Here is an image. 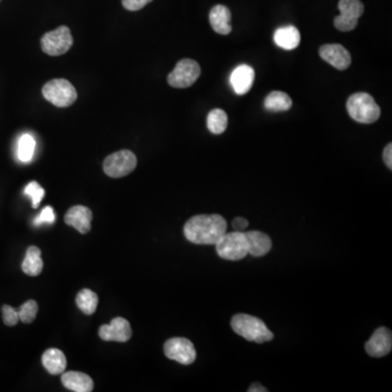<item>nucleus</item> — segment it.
Wrapping results in <instances>:
<instances>
[{
	"label": "nucleus",
	"mask_w": 392,
	"mask_h": 392,
	"mask_svg": "<svg viewBox=\"0 0 392 392\" xmlns=\"http://www.w3.org/2000/svg\"><path fill=\"white\" fill-rule=\"evenodd\" d=\"M217 254L227 261H240L249 254L245 233L240 231L225 233L216 243Z\"/></svg>",
	"instance_id": "5"
},
{
	"label": "nucleus",
	"mask_w": 392,
	"mask_h": 392,
	"mask_svg": "<svg viewBox=\"0 0 392 392\" xmlns=\"http://www.w3.org/2000/svg\"><path fill=\"white\" fill-rule=\"evenodd\" d=\"M35 140L31 134L26 133L19 139L18 143V157L22 162H30L35 152Z\"/></svg>",
	"instance_id": "25"
},
{
	"label": "nucleus",
	"mask_w": 392,
	"mask_h": 392,
	"mask_svg": "<svg viewBox=\"0 0 392 392\" xmlns=\"http://www.w3.org/2000/svg\"><path fill=\"white\" fill-rule=\"evenodd\" d=\"M201 67L192 59H184L177 64L168 75V83L176 89H186L194 84L200 78Z\"/></svg>",
	"instance_id": "8"
},
{
	"label": "nucleus",
	"mask_w": 392,
	"mask_h": 392,
	"mask_svg": "<svg viewBox=\"0 0 392 392\" xmlns=\"http://www.w3.org/2000/svg\"><path fill=\"white\" fill-rule=\"evenodd\" d=\"M152 1L153 0H123V5L129 11H138Z\"/></svg>",
	"instance_id": "31"
},
{
	"label": "nucleus",
	"mask_w": 392,
	"mask_h": 392,
	"mask_svg": "<svg viewBox=\"0 0 392 392\" xmlns=\"http://www.w3.org/2000/svg\"><path fill=\"white\" fill-rule=\"evenodd\" d=\"M42 253L38 247H30L26 250V257L22 263V270L26 275L35 276L40 275L43 270Z\"/></svg>",
	"instance_id": "20"
},
{
	"label": "nucleus",
	"mask_w": 392,
	"mask_h": 392,
	"mask_svg": "<svg viewBox=\"0 0 392 392\" xmlns=\"http://www.w3.org/2000/svg\"><path fill=\"white\" fill-rule=\"evenodd\" d=\"M56 219V215H55L54 209L50 206L45 207L40 213V216L34 220L35 225H40V223H54Z\"/></svg>",
	"instance_id": "30"
},
{
	"label": "nucleus",
	"mask_w": 392,
	"mask_h": 392,
	"mask_svg": "<svg viewBox=\"0 0 392 392\" xmlns=\"http://www.w3.org/2000/svg\"><path fill=\"white\" fill-rule=\"evenodd\" d=\"M42 92L46 101L60 108L71 106L78 97L74 86L65 79L50 81L44 85Z\"/></svg>",
	"instance_id": "4"
},
{
	"label": "nucleus",
	"mask_w": 392,
	"mask_h": 392,
	"mask_svg": "<svg viewBox=\"0 0 392 392\" xmlns=\"http://www.w3.org/2000/svg\"><path fill=\"white\" fill-rule=\"evenodd\" d=\"M42 362L45 369L52 375L64 373L67 367L66 357L62 351L58 350V349H48L47 351H45Z\"/></svg>",
	"instance_id": "19"
},
{
	"label": "nucleus",
	"mask_w": 392,
	"mask_h": 392,
	"mask_svg": "<svg viewBox=\"0 0 392 392\" xmlns=\"http://www.w3.org/2000/svg\"><path fill=\"white\" fill-rule=\"evenodd\" d=\"M99 337L105 341L127 342L132 336L131 325L123 318H116L109 325H103L99 329Z\"/></svg>",
	"instance_id": "11"
},
{
	"label": "nucleus",
	"mask_w": 392,
	"mask_h": 392,
	"mask_svg": "<svg viewBox=\"0 0 392 392\" xmlns=\"http://www.w3.org/2000/svg\"><path fill=\"white\" fill-rule=\"evenodd\" d=\"M391 349V331L386 327H379L365 345V350H366L367 354L373 357H386V355L389 354Z\"/></svg>",
	"instance_id": "12"
},
{
	"label": "nucleus",
	"mask_w": 392,
	"mask_h": 392,
	"mask_svg": "<svg viewBox=\"0 0 392 392\" xmlns=\"http://www.w3.org/2000/svg\"><path fill=\"white\" fill-rule=\"evenodd\" d=\"M247 239V252L255 257H262L271 250L273 243L271 240L265 233L261 231H245Z\"/></svg>",
	"instance_id": "15"
},
{
	"label": "nucleus",
	"mask_w": 392,
	"mask_h": 392,
	"mask_svg": "<svg viewBox=\"0 0 392 392\" xmlns=\"http://www.w3.org/2000/svg\"><path fill=\"white\" fill-rule=\"evenodd\" d=\"M233 227L235 231H240V233H245L249 227V221L242 217H237L233 221Z\"/></svg>",
	"instance_id": "32"
},
{
	"label": "nucleus",
	"mask_w": 392,
	"mask_h": 392,
	"mask_svg": "<svg viewBox=\"0 0 392 392\" xmlns=\"http://www.w3.org/2000/svg\"><path fill=\"white\" fill-rule=\"evenodd\" d=\"M228 127V116L223 109H213L207 116V128L213 134H223Z\"/></svg>",
	"instance_id": "22"
},
{
	"label": "nucleus",
	"mask_w": 392,
	"mask_h": 392,
	"mask_svg": "<svg viewBox=\"0 0 392 392\" xmlns=\"http://www.w3.org/2000/svg\"><path fill=\"white\" fill-rule=\"evenodd\" d=\"M292 99L289 95L280 91H274L269 93L264 101L265 108L273 113L289 111L292 107Z\"/></svg>",
	"instance_id": "21"
},
{
	"label": "nucleus",
	"mask_w": 392,
	"mask_h": 392,
	"mask_svg": "<svg viewBox=\"0 0 392 392\" xmlns=\"http://www.w3.org/2000/svg\"><path fill=\"white\" fill-rule=\"evenodd\" d=\"M137 156L131 150H119L105 159L103 172L111 178H121L131 174L137 167Z\"/></svg>",
	"instance_id": "6"
},
{
	"label": "nucleus",
	"mask_w": 392,
	"mask_h": 392,
	"mask_svg": "<svg viewBox=\"0 0 392 392\" xmlns=\"http://www.w3.org/2000/svg\"><path fill=\"white\" fill-rule=\"evenodd\" d=\"M347 111L357 123L371 125L381 117V107L367 93H355L347 101Z\"/></svg>",
	"instance_id": "3"
},
{
	"label": "nucleus",
	"mask_w": 392,
	"mask_h": 392,
	"mask_svg": "<svg viewBox=\"0 0 392 392\" xmlns=\"http://www.w3.org/2000/svg\"><path fill=\"white\" fill-rule=\"evenodd\" d=\"M1 310H3L4 323H5L7 326L12 327L18 324L20 318L17 310H14L13 308L9 306H4Z\"/></svg>",
	"instance_id": "29"
},
{
	"label": "nucleus",
	"mask_w": 392,
	"mask_h": 392,
	"mask_svg": "<svg viewBox=\"0 0 392 392\" xmlns=\"http://www.w3.org/2000/svg\"><path fill=\"white\" fill-rule=\"evenodd\" d=\"M24 192H26L28 196L32 198V207H33V208H38V207L40 206V202H42L43 198H44V189H43L38 182L33 181V182L26 186Z\"/></svg>",
	"instance_id": "27"
},
{
	"label": "nucleus",
	"mask_w": 392,
	"mask_h": 392,
	"mask_svg": "<svg viewBox=\"0 0 392 392\" xmlns=\"http://www.w3.org/2000/svg\"><path fill=\"white\" fill-rule=\"evenodd\" d=\"M227 228V221L220 215H198L186 221L184 235L195 245H216Z\"/></svg>",
	"instance_id": "1"
},
{
	"label": "nucleus",
	"mask_w": 392,
	"mask_h": 392,
	"mask_svg": "<svg viewBox=\"0 0 392 392\" xmlns=\"http://www.w3.org/2000/svg\"><path fill=\"white\" fill-rule=\"evenodd\" d=\"M255 72L249 65H240L230 75V84L235 94L245 95L253 86Z\"/></svg>",
	"instance_id": "13"
},
{
	"label": "nucleus",
	"mask_w": 392,
	"mask_h": 392,
	"mask_svg": "<svg viewBox=\"0 0 392 392\" xmlns=\"http://www.w3.org/2000/svg\"><path fill=\"white\" fill-rule=\"evenodd\" d=\"M231 12L223 5H217L209 12V22L213 30L220 35H228L233 31Z\"/></svg>",
	"instance_id": "16"
},
{
	"label": "nucleus",
	"mask_w": 392,
	"mask_h": 392,
	"mask_svg": "<svg viewBox=\"0 0 392 392\" xmlns=\"http://www.w3.org/2000/svg\"><path fill=\"white\" fill-rule=\"evenodd\" d=\"M320 56L327 64L341 71L347 70L352 62L350 52L340 44L323 45Z\"/></svg>",
	"instance_id": "10"
},
{
	"label": "nucleus",
	"mask_w": 392,
	"mask_h": 392,
	"mask_svg": "<svg viewBox=\"0 0 392 392\" xmlns=\"http://www.w3.org/2000/svg\"><path fill=\"white\" fill-rule=\"evenodd\" d=\"M62 383L67 389L74 392H91L94 388L93 379L81 371H67L62 377Z\"/></svg>",
	"instance_id": "17"
},
{
	"label": "nucleus",
	"mask_w": 392,
	"mask_h": 392,
	"mask_svg": "<svg viewBox=\"0 0 392 392\" xmlns=\"http://www.w3.org/2000/svg\"><path fill=\"white\" fill-rule=\"evenodd\" d=\"M338 8L340 16L355 21H359L362 14L364 13V5L359 0H340Z\"/></svg>",
	"instance_id": "24"
},
{
	"label": "nucleus",
	"mask_w": 392,
	"mask_h": 392,
	"mask_svg": "<svg viewBox=\"0 0 392 392\" xmlns=\"http://www.w3.org/2000/svg\"><path fill=\"white\" fill-rule=\"evenodd\" d=\"M250 392H267V389L259 383H254L249 388Z\"/></svg>",
	"instance_id": "34"
},
{
	"label": "nucleus",
	"mask_w": 392,
	"mask_h": 392,
	"mask_svg": "<svg viewBox=\"0 0 392 392\" xmlns=\"http://www.w3.org/2000/svg\"><path fill=\"white\" fill-rule=\"evenodd\" d=\"M43 52L50 56L66 54L73 45V38L68 26H59L54 31L45 34L40 40Z\"/></svg>",
	"instance_id": "7"
},
{
	"label": "nucleus",
	"mask_w": 392,
	"mask_h": 392,
	"mask_svg": "<svg viewBox=\"0 0 392 392\" xmlns=\"http://www.w3.org/2000/svg\"><path fill=\"white\" fill-rule=\"evenodd\" d=\"M383 162H385L386 166L392 169V144L389 143L385 147L383 150Z\"/></svg>",
	"instance_id": "33"
},
{
	"label": "nucleus",
	"mask_w": 392,
	"mask_h": 392,
	"mask_svg": "<svg viewBox=\"0 0 392 392\" xmlns=\"http://www.w3.org/2000/svg\"><path fill=\"white\" fill-rule=\"evenodd\" d=\"M231 327L239 336L252 342L264 343L271 341L274 335L265 323L251 315L237 314L231 320Z\"/></svg>",
	"instance_id": "2"
},
{
	"label": "nucleus",
	"mask_w": 392,
	"mask_h": 392,
	"mask_svg": "<svg viewBox=\"0 0 392 392\" xmlns=\"http://www.w3.org/2000/svg\"><path fill=\"white\" fill-rule=\"evenodd\" d=\"M357 22L355 20L347 19L339 14L338 17L335 18L334 24L337 30L341 32L353 31L357 28Z\"/></svg>",
	"instance_id": "28"
},
{
	"label": "nucleus",
	"mask_w": 392,
	"mask_h": 392,
	"mask_svg": "<svg viewBox=\"0 0 392 392\" xmlns=\"http://www.w3.org/2000/svg\"><path fill=\"white\" fill-rule=\"evenodd\" d=\"M274 40L278 47L286 50H293L300 45L301 34L296 26H282L274 34Z\"/></svg>",
	"instance_id": "18"
},
{
	"label": "nucleus",
	"mask_w": 392,
	"mask_h": 392,
	"mask_svg": "<svg viewBox=\"0 0 392 392\" xmlns=\"http://www.w3.org/2000/svg\"><path fill=\"white\" fill-rule=\"evenodd\" d=\"M38 312V306L34 300L26 301V303L18 310L20 320L24 324H30L35 320Z\"/></svg>",
	"instance_id": "26"
},
{
	"label": "nucleus",
	"mask_w": 392,
	"mask_h": 392,
	"mask_svg": "<svg viewBox=\"0 0 392 392\" xmlns=\"http://www.w3.org/2000/svg\"><path fill=\"white\" fill-rule=\"evenodd\" d=\"M164 355L180 364L190 365L196 359L194 345L186 338H172L164 343Z\"/></svg>",
	"instance_id": "9"
},
{
	"label": "nucleus",
	"mask_w": 392,
	"mask_h": 392,
	"mask_svg": "<svg viewBox=\"0 0 392 392\" xmlns=\"http://www.w3.org/2000/svg\"><path fill=\"white\" fill-rule=\"evenodd\" d=\"M75 302L85 315H92L99 306V296L92 290L83 289L79 292Z\"/></svg>",
	"instance_id": "23"
},
{
	"label": "nucleus",
	"mask_w": 392,
	"mask_h": 392,
	"mask_svg": "<svg viewBox=\"0 0 392 392\" xmlns=\"http://www.w3.org/2000/svg\"><path fill=\"white\" fill-rule=\"evenodd\" d=\"M92 212L87 207L82 205H77L67 212L65 221L67 225H71L77 229L79 233L85 235L91 230V223H92Z\"/></svg>",
	"instance_id": "14"
}]
</instances>
